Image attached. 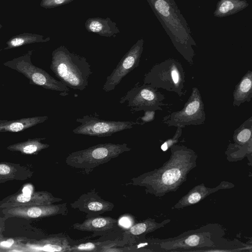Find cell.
Listing matches in <instances>:
<instances>
[{
    "instance_id": "cell-1",
    "label": "cell",
    "mask_w": 252,
    "mask_h": 252,
    "mask_svg": "<svg viewBox=\"0 0 252 252\" xmlns=\"http://www.w3.org/2000/svg\"><path fill=\"white\" fill-rule=\"evenodd\" d=\"M171 155L159 168L145 173L131 180V184L145 187V191L156 197L176 191L196 166V154L183 146H174Z\"/></svg>"
},
{
    "instance_id": "cell-2",
    "label": "cell",
    "mask_w": 252,
    "mask_h": 252,
    "mask_svg": "<svg viewBox=\"0 0 252 252\" xmlns=\"http://www.w3.org/2000/svg\"><path fill=\"white\" fill-rule=\"evenodd\" d=\"M50 67L61 81L76 90L85 89L92 74L90 64L85 57L71 53L63 45L52 52Z\"/></svg>"
},
{
    "instance_id": "cell-3",
    "label": "cell",
    "mask_w": 252,
    "mask_h": 252,
    "mask_svg": "<svg viewBox=\"0 0 252 252\" xmlns=\"http://www.w3.org/2000/svg\"><path fill=\"white\" fill-rule=\"evenodd\" d=\"M224 233L219 225L208 224L174 238L151 240L150 244L152 248L157 247L155 251H186L192 248L218 247L228 245L222 239Z\"/></svg>"
},
{
    "instance_id": "cell-4",
    "label": "cell",
    "mask_w": 252,
    "mask_h": 252,
    "mask_svg": "<svg viewBox=\"0 0 252 252\" xmlns=\"http://www.w3.org/2000/svg\"><path fill=\"white\" fill-rule=\"evenodd\" d=\"M131 148L126 143H102L69 154L66 158V164L72 167L82 169L90 174L96 167L110 161Z\"/></svg>"
},
{
    "instance_id": "cell-5",
    "label": "cell",
    "mask_w": 252,
    "mask_h": 252,
    "mask_svg": "<svg viewBox=\"0 0 252 252\" xmlns=\"http://www.w3.org/2000/svg\"><path fill=\"white\" fill-rule=\"evenodd\" d=\"M33 50L3 63L5 66L22 73L29 80L31 85L60 92V95H68L69 88L62 81H58L44 69L33 65L32 62Z\"/></svg>"
},
{
    "instance_id": "cell-6",
    "label": "cell",
    "mask_w": 252,
    "mask_h": 252,
    "mask_svg": "<svg viewBox=\"0 0 252 252\" xmlns=\"http://www.w3.org/2000/svg\"><path fill=\"white\" fill-rule=\"evenodd\" d=\"M184 82V73L181 65L173 62L156 64L144 79L145 84L174 91L180 95L182 94Z\"/></svg>"
},
{
    "instance_id": "cell-7",
    "label": "cell",
    "mask_w": 252,
    "mask_h": 252,
    "mask_svg": "<svg viewBox=\"0 0 252 252\" xmlns=\"http://www.w3.org/2000/svg\"><path fill=\"white\" fill-rule=\"evenodd\" d=\"M98 116L85 115L77 118L80 124L73 129L74 134L99 137L110 136L115 133L130 129L139 123L132 121H115L99 119Z\"/></svg>"
},
{
    "instance_id": "cell-8",
    "label": "cell",
    "mask_w": 252,
    "mask_h": 252,
    "mask_svg": "<svg viewBox=\"0 0 252 252\" xmlns=\"http://www.w3.org/2000/svg\"><path fill=\"white\" fill-rule=\"evenodd\" d=\"M162 97L154 87L145 84H136L120 99L119 102H127V106L131 107L130 111L133 113L141 110L153 111L159 109Z\"/></svg>"
},
{
    "instance_id": "cell-9",
    "label": "cell",
    "mask_w": 252,
    "mask_h": 252,
    "mask_svg": "<svg viewBox=\"0 0 252 252\" xmlns=\"http://www.w3.org/2000/svg\"><path fill=\"white\" fill-rule=\"evenodd\" d=\"M142 40H138L123 56L103 86L105 92L114 90L123 78L139 65L143 49Z\"/></svg>"
},
{
    "instance_id": "cell-10",
    "label": "cell",
    "mask_w": 252,
    "mask_h": 252,
    "mask_svg": "<svg viewBox=\"0 0 252 252\" xmlns=\"http://www.w3.org/2000/svg\"><path fill=\"white\" fill-rule=\"evenodd\" d=\"M205 119L203 104L198 90L195 89L184 108L172 113L167 123L181 127L189 125H200Z\"/></svg>"
},
{
    "instance_id": "cell-11",
    "label": "cell",
    "mask_w": 252,
    "mask_h": 252,
    "mask_svg": "<svg viewBox=\"0 0 252 252\" xmlns=\"http://www.w3.org/2000/svg\"><path fill=\"white\" fill-rule=\"evenodd\" d=\"M71 207L86 213V218L100 216L106 212L111 211L114 204L103 199L95 189L82 194L76 200L70 204Z\"/></svg>"
},
{
    "instance_id": "cell-12",
    "label": "cell",
    "mask_w": 252,
    "mask_h": 252,
    "mask_svg": "<svg viewBox=\"0 0 252 252\" xmlns=\"http://www.w3.org/2000/svg\"><path fill=\"white\" fill-rule=\"evenodd\" d=\"M72 227L80 231L93 232V236H107L113 232H121L118 220L100 216L87 218L81 223L73 224Z\"/></svg>"
},
{
    "instance_id": "cell-13",
    "label": "cell",
    "mask_w": 252,
    "mask_h": 252,
    "mask_svg": "<svg viewBox=\"0 0 252 252\" xmlns=\"http://www.w3.org/2000/svg\"><path fill=\"white\" fill-rule=\"evenodd\" d=\"M170 221L169 220H164L161 223L156 222L151 219H147L141 222L133 224L130 227L122 233V240L126 245H129L140 241V239L146 234L164 226Z\"/></svg>"
},
{
    "instance_id": "cell-14",
    "label": "cell",
    "mask_w": 252,
    "mask_h": 252,
    "mask_svg": "<svg viewBox=\"0 0 252 252\" xmlns=\"http://www.w3.org/2000/svg\"><path fill=\"white\" fill-rule=\"evenodd\" d=\"M232 187V184L226 181L221 182L219 186L214 188H207L203 184L197 185L184 196L172 208H183L194 204L213 192L220 189L231 188Z\"/></svg>"
},
{
    "instance_id": "cell-15",
    "label": "cell",
    "mask_w": 252,
    "mask_h": 252,
    "mask_svg": "<svg viewBox=\"0 0 252 252\" xmlns=\"http://www.w3.org/2000/svg\"><path fill=\"white\" fill-rule=\"evenodd\" d=\"M85 26L88 32L107 37L115 36V34L120 32L116 23L108 17L106 19L99 17L89 18Z\"/></svg>"
},
{
    "instance_id": "cell-16",
    "label": "cell",
    "mask_w": 252,
    "mask_h": 252,
    "mask_svg": "<svg viewBox=\"0 0 252 252\" xmlns=\"http://www.w3.org/2000/svg\"><path fill=\"white\" fill-rule=\"evenodd\" d=\"M48 119L47 116H34L17 120H0V132H18L41 124Z\"/></svg>"
},
{
    "instance_id": "cell-17",
    "label": "cell",
    "mask_w": 252,
    "mask_h": 252,
    "mask_svg": "<svg viewBox=\"0 0 252 252\" xmlns=\"http://www.w3.org/2000/svg\"><path fill=\"white\" fill-rule=\"evenodd\" d=\"M126 243L123 240H105L101 242H89L71 245L68 252L89 251L102 252L107 248L115 246H123Z\"/></svg>"
},
{
    "instance_id": "cell-18",
    "label": "cell",
    "mask_w": 252,
    "mask_h": 252,
    "mask_svg": "<svg viewBox=\"0 0 252 252\" xmlns=\"http://www.w3.org/2000/svg\"><path fill=\"white\" fill-rule=\"evenodd\" d=\"M50 40L49 37L44 38L42 35L25 32L14 35L10 38L6 42L7 46L3 50L13 49L29 44L45 42Z\"/></svg>"
},
{
    "instance_id": "cell-19",
    "label": "cell",
    "mask_w": 252,
    "mask_h": 252,
    "mask_svg": "<svg viewBox=\"0 0 252 252\" xmlns=\"http://www.w3.org/2000/svg\"><path fill=\"white\" fill-rule=\"evenodd\" d=\"M252 96V73L249 72L237 86L234 93V105H239L245 101H250Z\"/></svg>"
},
{
    "instance_id": "cell-20",
    "label": "cell",
    "mask_w": 252,
    "mask_h": 252,
    "mask_svg": "<svg viewBox=\"0 0 252 252\" xmlns=\"http://www.w3.org/2000/svg\"><path fill=\"white\" fill-rule=\"evenodd\" d=\"M41 139L39 138L30 140L22 143L12 145L11 147L20 149L25 154H33L38 150L49 147V145L41 143L40 142Z\"/></svg>"
},
{
    "instance_id": "cell-21",
    "label": "cell",
    "mask_w": 252,
    "mask_h": 252,
    "mask_svg": "<svg viewBox=\"0 0 252 252\" xmlns=\"http://www.w3.org/2000/svg\"><path fill=\"white\" fill-rule=\"evenodd\" d=\"M251 126L250 127H243L241 130L238 131L235 136V141L237 144L244 145L247 143L251 137Z\"/></svg>"
},
{
    "instance_id": "cell-22",
    "label": "cell",
    "mask_w": 252,
    "mask_h": 252,
    "mask_svg": "<svg viewBox=\"0 0 252 252\" xmlns=\"http://www.w3.org/2000/svg\"><path fill=\"white\" fill-rule=\"evenodd\" d=\"M74 0H42L40 6L45 8H52L67 4Z\"/></svg>"
},
{
    "instance_id": "cell-23",
    "label": "cell",
    "mask_w": 252,
    "mask_h": 252,
    "mask_svg": "<svg viewBox=\"0 0 252 252\" xmlns=\"http://www.w3.org/2000/svg\"><path fill=\"white\" fill-rule=\"evenodd\" d=\"M155 6L156 9L162 15L167 17L170 14L169 6L164 0H157L155 3Z\"/></svg>"
},
{
    "instance_id": "cell-24",
    "label": "cell",
    "mask_w": 252,
    "mask_h": 252,
    "mask_svg": "<svg viewBox=\"0 0 252 252\" xmlns=\"http://www.w3.org/2000/svg\"><path fill=\"white\" fill-rule=\"evenodd\" d=\"M134 220L131 216L126 214L120 218L118 220V224L119 226L128 229L134 224Z\"/></svg>"
},
{
    "instance_id": "cell-25",
    "label": "cell",
    "mask_w": 252,
    "mask_h": 252,
    "mask_svg": "<svg viewBox=\"0 0 252 252\" xmlns=\"http://www.w3.org/2000/svg\"><path fill=\"white\" fill-rule=\"evenodd\" d=\"M178 127V132L176 133V135L174 136V138L169 139L167 140V141L165 142L161 146V149L163 151H166L169 147H170L171 146L173 145L174 143L176 142L177 141L178 138L180 137L181 131V128L179 126Z\"/></svg>"
},
{
    "instance_id": "cell-26",
    "label": "cell",
    "mask_w": 252,
    "mask_h": 252,
    "mask_svg": "<svg viewBox=\"0 0 252 252\" xmlns=\"http://www.w3.org/2000/svg\"><path fill=\"white\" fill-rule=\"evenodd\" d=\"M233 7L232 2L229 0L224 1L220 7V11L222 13H225L232 9Z\"/></svg>"
},
{
    "instance_id": "cell-27",
    "label": "cell",
    "mask_w": 252,
    "mask_h": 252,
    "mask_svg": "<svg viewBox=\"0 0 252 252\" xmlns=\"http://www.w3.org/2000/svg\"><path fill=\"white\" fill-rule=\"evenodd\" d=\"M31 198V195H25L22 193L17 196V200L19 202L25 203L29 201Z\"/></svg>"
},
{
    "instance_id": "cell-28",
    "label": "cell",
    "mask_w": 252,
    "mask_h": 252,
    "mask_svg": "<svg viewBox=\"0 0 252 252\" xmlns=\"http://www.w3.org/2000/svg\"><path fill=\"white\" fill-rule=\"evenodd\" d=\"M10 169L8 165L3 164H0V175H6L10 172Z\"/></svg>"
},
{
    "instance_id": "cell-29",
    "label": "cell",
    "mask_w": 252,
    "mask_h": 252,
    "mask_svg": "<svg viewBox=\"0 0 252 252\" xmlns=\"http://www.w3.org/2000/svg\"><path fill=\"white\" fill-rule=\"evenodd\" d=\"M14 243V240L12 239H8L6 241H2L0 243V245L3 247H10Z\"/></svg>"
},
{
    "instance_id": "cell-30",
    "label": "cell",
    "mask_w": 252,
    "mask_h": 252,
    "mask_svg": "<svg viewBox=\"0 0 252 252\" xmlns=\"http://www.w3.org/2000/svg\"><path fill=\"white\" fill-rule=\"evenodd\" d=\"M23 192L25 195H31L32 191L29 187L26 186L23 189Z\"/></svg>"
},
{
    "instance_id": "cell-31",
    "label": "cell",
    "mask_w": 252,
    "mask_h": 252,
    "mask_svg": "<svg viewBox=\"0 0 252 252\" xmlns=\"http://www.w3.org/2000/svg\"><path fill=\"white\" fill-rule=\"evenodd\" d=\"M2 27V25L0 24V30L1 29V28Z\"/></svg>"
}]
</instances>
